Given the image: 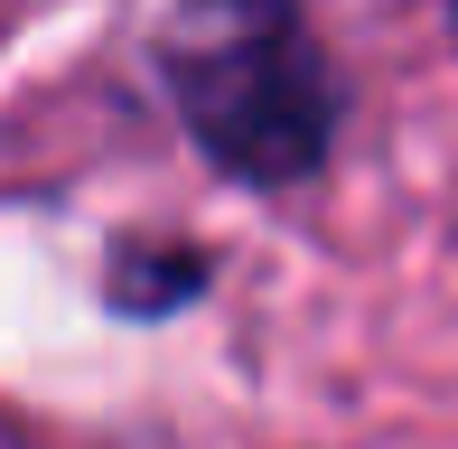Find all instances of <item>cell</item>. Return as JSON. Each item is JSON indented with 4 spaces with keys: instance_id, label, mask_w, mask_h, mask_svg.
<instances>
[{
    "instance_id": "cell-3",
    "label": "cell",
    "mask_w": 458,
    "mask_h": 449,
    "mask_svg": "<svg viewBox=\"0 0 458 449\" xmlns=\"http://www.w3.org/2000/svg\"><path fill=\"white\" fill-rule=\"evenodd\" d=\"M225 10H281V0H225Z\"/></svg>"
},
{
    "instance_id": "cell-1",
    "label": "cell",
    "mask_w": 458,
    "mask_h": 449,
    "mask_svg": "<svg viewBox=\"0 0 458 449\" xmlns=\"http://www.w3.org/2000/svg\"><path fill=\"white\" fill-rule=\"evenodd\" d=\"M159 75H169L187 140L234 188H300L337 150V122H346L337 66L290 10H253V29L216 38V47H169Z\"/></svg>"
},
{
    "instance_id": "cell-2",
    "label": "cell",
    "mask_w": 458,
    "mask_h": 449,
    "mask_svg": "<svg viewBox=\"0 0 458 449\" xmlns=\"http://www.w3.org/2000/svg\"><path fill=\"white\" fill-rule=\"evenodd\" d=\"M216 281V262L197 253V243H150V234H122L113 262H103V300H113V318H169L187 300Z\"/></svg>"
},
{
    "instance_id": "cell-4",
    "label": "cell",
    "mask_w": 458,
    "mask_h": 449,
    "mask_svg": "<svg viewBox=\"0 0 458 449\" xmlns=\"http://www.w3.org/2000/svg\"><path fill=\"white\" fill-rule=\"evenodd\" d=\"M449 38H458V0H449Z\"/></svg>"
}]
</instances>
